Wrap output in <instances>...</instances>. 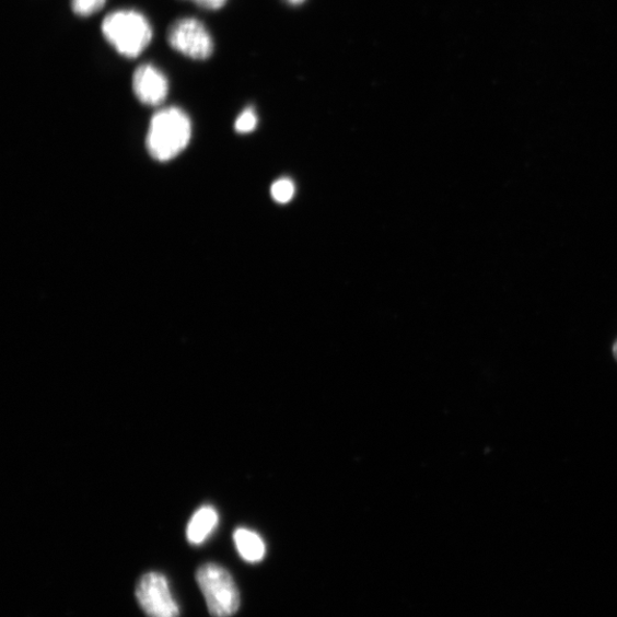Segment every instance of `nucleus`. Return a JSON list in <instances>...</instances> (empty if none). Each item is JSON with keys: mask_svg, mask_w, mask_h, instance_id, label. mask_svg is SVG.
I'll return each instance as SVG.
<instances>
[{"mask_svg": "<svg viewBox=\"0 0 617 617\" xmlns=\"http://www.w3.org/2000/svg\"><path fill=\"white\" fill-rule=\"evenodd\" d=\"M256 125H257V117L255 113L252 109H246L237 118L235 128L238 133L247 135L255 130Z\"/></svg>", "mask_w": 617, "mask_h": 617, "instance_id": "11", "label": "nucleus"}, {"mask_svg": "<svg viewBox=\"0 0 617 617\" xmlns=\"http://www.w3.org/2000/svg\"><path fill=\"white\" fill-rule=\"evenodd\" d=\"M614 356H615V358L617 359V342H616L615 346H614Z\"/></svg>", "mask_w": 617, "mask_h": 617, "instance_id": "14", "label": "nucleus"}, {"mask_svg": "<svg viewBox=\"0 0 617 617\" xmlns=\"http://www.w3.org/2000/svg\"><path fill=\"white\" fill-rule=\"evenodd\" d=\"M133 91L143 105L156 107L168 94V82L160 69L142 65L133 74Z\"/></svg>", "mask_w": 617, "mask_h": 617, "instance_id": "6", "label": "nucleus"}, {"mask_svg": "<svg viewBox=\"0 0 617 617\" xmlns=\"http://www.w3.org/2000/svg\"><path fill=\"white\" fill-rule=\"evenodd\" d=\"M137 599L148 617H179L178 605L163 574H144L137 586Z\"/></svg>", "mask_w": 617, "mask_h": 617, "instance_id": "5", "label": "nucleus"}, {"mask_svg": "<svg viewBox=\"0 0 617 617\" xmlns=\"http://www.w3.org/2000/svg\"><path fill=\"white\" fill-rule=\"evenodd\" d=\"M193 126L185 112L166 108L151 119L147 147L151 158L168 162L178 156L190 142Z\"/></svg>", "mask_w": 617, "mask_h": 617, "instance_id": "1", "label": "nucleus"}, {"mask_svg": "<svg viewBox=\"0 0 617 617\" xmlns=\"http://www.w3.org/2000/svg\"><path fill=\"white\" fill-rule=\"evenodd\" d=\"M289 3L292 5H299L304 2V0H288Z\"/></svg>", "mask_w": 617, "mask_h": 617, "instance_id": "13", "label": "nucleus"}, {"mask_svg": "<svg viewBox=\"0 0 617 617\" xmlns=\"http://www.w3.org/2000/svg\"><path fill=\"white\" fill-rule=\"evenodd\" d=\"M102 34L126 58H138L152 39L149 21L136 11H116L102 22Z\"/></svg>", "mask_w": 617, "mask_h": 617, "instance_id": "2", "label": "nucleus"}, {"mask_svg": "<svg viewBox=\"0 0 617 617\" xmlns=\"http://www.w3.org/2000/svg\"><path fill=\"white\" fill-rule=\"evenodd\" d=\"M219 524L218 511L212 505H202L191 517L187 526V538L190 545L200 546L214 532Z\"/></svg>", "mask_w": 617, "mask_h": 617, "instance_id": "7", "label": "nucleus"}, {"mask_svg": "<svg viewBox=\"0 0 617 617\" xmlns=\"http://www.w3.org/2000/svg\"><path fill=\"white\" fill-rule=\"evenodd\" d=\"M295 194L294 184L289 178H280L271 187L272 198L280 203L289 202Z\"/></svg>", "mask_w": 617, "mask_h": 617, "instance_id": "9", "label": "nucleus"}, {"mask_svg": "<svg viewBox=\"0 0 617 617\" xmlns=\"http://www.w3.org/2000/svg\"><path fill=\"white\" fill-rule=\"evenodd\" d=\"M194 2L206 10H219L224 7L226 0H194Z\"/></svg>", "mask_w": 617, "mask_h": 617, "instance_id": "12", "label": "nucleus"}, {"mask_svg": "<svg viewBox=\"0 0 617 617\" xmlns=\"http://www.w3.org/2000/svg\"><path fill=\"white\" fill-rule=\"evenodd\" d=\"M234 543L241 557L249 562L256 563L264 560L266 545L263 537L247 528H238L234 533Z\"/></svg>", "mask_w": 617, "mask_h": 617, "instance_id": "8", "label": "nucleus"}, {"mask_svg": "<svg viewBox=\"0 0 617 617\" xmlns=\"http://www.w3.org/2000/svg\"><path fill=\"white\" fill-rule=\"evenodd\" d=\"M196 581L213 617H230L241 606L237 585L222 566L213 562L200 566Z\"/></svg>", "mask_w": 617, "mask_h": 617, "instance_id": "3", "label": "nucleus"}, {"mask_svg": "<svg viewBox=\"0 0 617 617\" xmlns=\"http://www.w3.org/2000/svg\"><path fill=\"white\" fill-rule=\"evenodd\" d=\"M167 40L178 54L194 60H206L213 55L214 43L211 34L194 18L175 21L168 30Z\"/></svg>", "mask_w": 617, "mask_h": 617, "instance_id": "4", "label": "nucleus"}, {"mask_svg": "<svg viewBox=\"0 0 617 617\" xmlns=\"http://www.w3.org/2000/svg\"><path fill=\"white\" fill-rule=\"evenodd\" d=\"M107 0H71V9L74 14L88 18L103 9Z\"/></svg>", "mask_w": 617, "mask_h": 617, "instance_id": "10", "label": "nucleus"}]
</instances>
